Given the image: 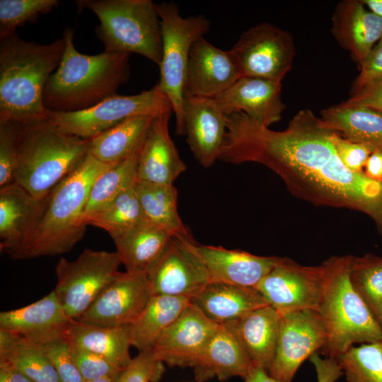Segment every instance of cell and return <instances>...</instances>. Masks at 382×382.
Instances as JSON below:
<instances>
[{
	"mask_svg": "<svg viewBox=\"0 0 382 382\" xmlns=\"http://www.w3.org/2000/svg\"><path fill=\"white\" fill-rule=\"evenodd\" d=\"M334 132L310 110H300L282 131L233 112L227 115L219 160L262 164L295 196L316 205L359 211L382 231V183L342 163L333 144Z\"/></svg>",
	"mask_w": 382,
	"mask_h": 382,
	"instance_id": "cell-1",
	"label": "cell"
},
{
	"mask_svg": "<svg viewBox=\"0 0 382 382\" xmlns=\"http://www.w3.org/2000/svg\"><path fill=\"white\" fill-rule=\"evenodd\" d=\"M64 48L63 36L46 45L16 33L0 39V122L24 125L47 118L44 91Z\"/></svg>",
	"mask_w": 382,
	"mask_h": 382,
	"instance_id": "cell-2",
	"label": "cell"
},
{
	"mask_svg": "<svg viewBox=\"0 0 382 382\" xmlns=\"http://www.w3.org/2000/svg\"><path fill=\"white\" fill-rule=\"evenodd\" d=\"M65 48L62 61L49 79L43 95L46 110L76 112L91 108L117 93L130 76L129 56L103 52L88 55L74 47V30L63 33Z\"/></svg>",
	"mask_w": 382,
	"mask_h": 382,
	"instance_id": "cell-3",
	"label": "cell"
},
{
	"mask_svg": "<svg viewBox=\"0 0 382 382\" xmlns=\"http://www.w3.org/2000/svg\"><path fill=\"white\" fill-rule=\"evenodd\" d=\"M352 256L324 261V279L318 312L326 332L320 349L325 357L337 360L355 344L380 342L381 327L353 286L350 276Z\"/></svg>",
	"mask_w": 382,
	"mask_h": 382,
	"instance_id": "cell-4",
	"label": "cell"
},
{
	"mask_svg": "<svg viewBox=\"0 0 382 382\" xmlns=\"http://www.w3.org/2000/svg\"><path fill=\"white\" fill-rule=\"evenodd\" d=\"M91 139L65 133L47 118L20 125L15 183L42 198L83 161Z\"/></svg>",
	"mask_w": 382,
	"mask_h": 382,
	"instance_id": "cell-5",
	"label": "cell"
},
{
	"mask_svg": "<svg viewBox=\"0 0 382 382\" xmlns=\"http://www.w3.org/2000/svg\"><path fill=\"white\" fill-rule=\"evenodd\" d=\"M115 164L101 162L88 153L52 190L24 259L66 253L83 238L86 227L83 214L91 188L97 177Z\"/></svg>",
	"mask_w": 382,
	"mask_h": 382,
	"instance_id": "cell-6",
	"label": "cell"
},
{
	"mask_svg": "<svg viewBox=\"0 0 382 382\" xmlns=\"http://www.w3.org/2000/svg\"><path fill=\"white\" fill-rule=\"evenodd\" d=\"M98 17L96 32L105 52L135 53L160 66L162 38L156 3L151 0L76 1Z\"/></svg>",
	"mask_w": 382,
	"mask_h": 382,
	"instance_id": "cell-7",
	"label": "cell"
},
{
	"mask_svg": "<svg viewBox=\"0 0 382 382\" xmlns=\"http://www.w3.org/2000/svg\"><path fill=\"white\" fill-rule=\"evenodd\" d=\"M162 38L160 81L175 117L176 132L183 135V102L187 68L193 44L208 33L210 21L203 15L183 17L173 2L156 3Z\"/></svg>",
	"mask_w": 382,
	"mask_h": 382,
	"instance_id": "cell-8",
	"label": "cell"
},
{
	"mask_svg": "<svg viewBox=\"0 0 382 382\" xmlns=\"http://www.w3.org/2000/svg\"><path fill=\"white\" fill-rule=\"evenodd\" d=\"M121 265L117 251L86 248L74 260L61 257L53 291L66 316L77 320L119 274Z\"/></svg>",
	"mask_w": 382,
	"mask_h": 382,
	"instance_id": "cell-9",
	"label": "cell"
},
{
	"mask_svg": "<svg viewBox=\"0 0 382 382\" xmlns=\"http://www.w3.org/2000/svg\"><path fill=\"white\" fill-rule=\"evenodd\" d=\"M172 109L158 83L147 91L131 96L115 93L96 105L76 112L46 110L47 117L62 132L91 139L127 118L157 115ZM173 110V109H172Z\"/></svg>",
	"mask_w": 382,
	"mask_h": 382,
	"instance_id": "cell-10",
	"label": "cell"
},
{
	"mask_svg": "<svg viewBox=\"0 0 382 382\" xmlns=\"http://www.w3.org/2000/svg\"><path fill=\"white\" fill-rule=\"evenodd\" d=\"M229 51L241 77L279 82L290 70L295 54L292 36L269 23L243 32Z\"/></svg>",
	"mask_w": 382,
	"mask_h": 382,
	"instance_id": "cell-11",
	"label": "cell"
},
{
	"mask_svg": "<svg viewBox=\"0 0 382 382\" xmlns=\"http://www.w3.org/2000/svg\"><path fill=\"white\" fill-rule=\"evenodd\" d=\"M323 279V265L303 266L280 257L255 289L281 315L308 309L318 311Z\"/></svg>",
	"mask_w": 382,
	"mask_h": 382,
	"instance_id": "cell-12",
	"label": "cell"
},
{
	"mask_svg": "<svg viewBox=\"0 0 382 382\" xmlns=\"http://www.w3.org/2000/svg\"><path fill=\"white\" fill-rule=\"evenodd\" d=\"M193 239L173 236L147 272L153 295L190 298L211 282Z\"/></svg>",
	"mask_w": 382,
	"mask_h": 382,
	"instance_id": "cell-13",
	"label": "cell"
},
{
	"mask_svg": "<svg viewBox=\"0 0 382 382\" xmlns=\"http://www.w3.org/2000/svg\"><path fill=\"white\" fill-rule=\"evenodd\" d=\"M326 342V332L319 313L302 310L282 315L280 330L269 374L292 382L302 363Z\"/></svg>",
	"mask_w": 382,
	"mask_h": 382,
	"instance_id": "cell-14",
	"label": "cell"
},
{
	"mask_svg": "<svg viewBox=\"0 0 382 382\" xmlns=\"http://www.w3.org/2000/svg\"><path fill=\"white\" fill-rule=\"evenodd\" d=\"M152 296L146 274L120 272L76 321L103 327L132 325Z\"/></svg>",
	"mask_w": 382,
	"mask_h": 382,
	"instance_id": "cell-15",
	"label": "cell"
},
{
	"mask_svg": "<svg viewBox=\"0 0 382 382\" xmlns=\"http://www.w3.org/2000/svg\"><path fill=\"white\" fill-rule=\"evenodd\" d=\"M49 195L35 197L15 182L0 188L1 253L14 260L24 259L27 247L45 212Z\"/></svg>",
	"mask_w": 382,
	"mask_h": 382,
	"instance_id": "cell-16",
	"label": "cell"
},
{
	"mask_svg": "<svg viewBox=\"0 0 382 382\" xmlns=\"http://www.w3.org/2000/svg\"><path fill=\"white\" fill-rule=\"evenodd\" d=\"M226 133L227 116L214 98L185 93L183 135L204 168H210L219 160Z\"/></svg>",
	"mask_w": 382,
	"mask_h": 382,
	"instance_id": "cell-17",
	"label": "cell"
},
{
	"mask_svg": "<svg viewBox=\"0 0 382 382\" xmlns=\"http://www.w3.org/2000/svg\"><path fill=\"white\" fill-rule=\"evenodd\" d=\"M219 326L190 303L152 351L169 366L192 368Z\"/></svg>",
	"mask_w": 382,
	"mask_h": 382,
	"instance_id": "cell-18",
	"label": "cell"
},
{
	"mask_svg": "<svg viewBox=\"0 0 382 382\" xmlns=\"http://www.w3.org/2000/svg\"><path fill=\"white\" fill-rule=\"evenodd\" d=\"M73 321L52 291L26 306L1 312L0 330L42 345L66 338Z\"/></svg>",
	"mask_w": 382,
	"mask_h": 382,
	"instance_id": "cell-19",
	"label": "cell"
},
{
	"mask_svg": "<svg viewBox=\"0 0 382 382\" xmlns=\"http://www.w3.org/2000/svg\"><path fill=\"white\" fill-rule=\"evenodd\" d=\"M240 77L230 51L214 46L202 37L193 44L190 51L185 93L215 98Z\"/></svg>",
	"mask_w": 382,
	"mask_h": 382,
	"instance_id": "cell-20",
	"label": "cell"
},
{
	"mask_svg": "<svg viewBox=\"0 0 382 382\" xmlns=\"http://www.w3.org/2000/svg\"><path fill=\"white\" fill-rule=\"evenodd\" d=\"M282 88V82L242 76L214 99L226 115L243 112L269 127L280 120L285 108Z\"/></svg>",
	"mask_w": 382,
	"mask_h": 382,
	"instance_id": "cell-21",
	"label": "cell"
},
{
	"mask_svg": "<svg viewBox=\"0 0 382 382\" xmlns=\"http://www.w3.org/2000/svg\"><path fill=\"white\" fill-rule=\"evenodd\" d=\"M173 110L156 115L151 123L139 151L137 180L163 185H173L186 170L169 132Z\"/></svg>",
	"mask_w": 382,
	"mask_h": 382,
	"instance_id": "cell-22",
	"label": "cell"
},
{
	"mask_svg": "<svg viewBox=\"0 0 382 382\" xmlns=\"http://www.w3.org/2000/svg\"><path fill=\"white\" fill-rule=\"evenodd\" d=\"M253 366L233 321L219 326L192 369L195 379L204 382L243 378Z\"/></svg>",
	"mask_w": 382,
	"mask_h": 382,
	"instance_id": "cell-23",
	"label": "cell"
},
{
	"mask_svg": "<svg viewBox=\"0 0 382 382\" xmlns=\"http://www.w3.org/2000/svg\"><path fill=\"white\" fill-rule=\"evenodd\" d=\"M212 282L255 287L275 267L278 257H265L221 246L195 243Z\"/></svg>",
	"mask_w": 382,
	"mask_h": 382,
	"instance_id": "cell-24",
	"label": "cell"
},
{
	"mask_svg": "<svg viewBox=\"0 0 382 382\" xmlns=\"http://www.w3.org/2000/svg\"><path fill=\"white\" fill-rule=\"evenodd\" d=\"M332 33L360 67L382 37V18L359 1L340 2L332 16Z\"/></svg>",
	"mask_w": 382,
	"mask_h": 382,
	"instance_id": "cell-25",
	"label": "cell"
},
{
	"mask_svg": "<svg viewBox=\"0 0 382 382\" xmlns=\"http://www.w3.org/2000/svg\"><path fill=\"white\" fill-rule=\"evenodd\" d=\"M190 301L219 325L238 320L253 310L269 305L255 287L218 282L207 284Z\"/></svg>",
	"mask_w": 382,
	"mask_h": 382,
	"instance_id": "cell-26",
	"label": "cell"
},
{
	"mask_svg": "<svg viewBox=\"0 0 382 382\" xmlns=\"http://www.w3.org/2000/svg\"><path fill=\"white\" fill-rule=\"evenodd\" d=\"M282 315L270 305L256 308L235 321L253 366L268 371L274 357Z\"/></svg>",
	"mask_w": 382,
	"mask_h": 382,
	"instance_id": "cell-27",
	"label": "cell"
},
{
	"mask_svg": "<svg viewBox=\"0 0 382 382\" xmlns=\"http://www.w3.org/2000/svg\"><path fill=\"white\" fill-rule=\"evenodd\" d=\"M66 338L71 345L98 354L122 370L132 359L131 325L103 327L74 320Z\"/></svg>",
	"mask_w": 382,
	"mask_h": 382,
	"instance_id": "cell-28",
	"label": "cell"
},
{
	"mask_svg": "<svg viewBox=\"0 0 382 382\" xmlns=\"http://www.w3.org/2000/svg\"><path fill=\"white\" fill-rule=\"evenodd\" d=\"M323 124L343 138L382 151V114L364 106L342 104L321 111Z\"/></svg>",
	"mask_w": 382,
	"mask_h": 382,
	"instance_id": "cell-29",
	"label": "cell"
},
{
	"mask_svg": "<svg viewBox=\"0 0 382 382\" xmlns=\"http://www.w3.org/2000/svg\"><path fill=\"white\" fill-rule=\"evenodd\" d=\"M172 237L165 229L145 221L113 241L127 272L147 274Z\"/></svg>",
	"mask_w": 382,
	"mask_h": 382,
	"instance_id": "cell-30",
	"label": "cell"
},
{
	"mask_svg": "<svg viewBox=\"0 0 382 382\" xmlns=\"http://www.w3.org/2000/svg\"><path fill=\"white\" fill-rule=\"evenodd\" d=\"M190 303L187 297L153 295L131 325L132 346L139 352L152 351L161 335Z\"/></svg>",
	"mask_w": 382,
	"mask_h": 382,
	"instance_id": "cell-31",
	"label": "cell"
},
{
	"mask_svg": "<svg viewBox=\"0 0 382 382\" xmlns=\"http://www.w3.org/2000/svg\"><path fill=\"white\" fill-rule=\"evenodd\" d=\"M156 115H141L125 119L91 139L89 153L105 163H117L127 158L139 150Z\"/></svg>",
	"mask_w": 382,
	"mask_h": 382,
	"instance_id": "cell-32",
	"label": "cell"
},
{
	"mask_svg": "<svg viewBox=\"0 0 382 382\" xmlns=\"http://www.w3.org/2000/svg\"><path fill=\"white\" fill-rule=\"evenodd\" d=\"M134 188L146 221L173 236L192 239L178 212V191L173 185L137 180Z\"/></svg>",
	"mask_w": 382,
	"mask_h": 382,
	"instance_id": "cell-33",
	"label": "cell"
},
{
	"mask_svg": "<svg viewBox=\"0 0 382 382\" xmlns=\"http://www.w3.org/2000/svg\"><path fill=\"white\" fill-rule=\"evenodd\" d=\"M0 362L35 382H60L42 347L12 332L0 330Z\"/></svg>",
	"mask_w": 382,
	"mask_h": 382,
	"instance_id": "cell-34",
	"label": "cell"
},
{
	"mask_svg": "<svg viewBox=\"0 0 382 382\" xmlns=\"http://www.w3.org/2000/svg\"><path fill=\"white\" fill-rule=\"evenodd\" d=\"M145 221L134 186L102 208L83 216L84 224L100 228L112 239Z\"/></svg>",
	"mask_w": 382,
	"mask_h": 382,
	"instance_id": "cell-35",
	"label": "cell"
},
{
	"mask_svg": "<svg viewBox=\"0 0 382 382\" xmlns=\"http://www.w3.org/2000/svg\"><path fill=\"white\" fill-rule=\"evenodd\" d=\"M139 151L97 177L91 188L83 216L107 205L134 186L137 180Z\"/></svg>",
	"mask_w": 382,
	"mask_h": 382,
	"instance_id": "cell-36",
	"label": "cell"
},
{
	"mask_svg": "<svg viewBox=\"0 0 382 382\" xmlns=\"http://www.w3.org/2000/svg\"><path fill=\"white\" fill-rule=\"evenodd\" d=\"M350 279L382 326V258L366 255L352 259Z\"/></svg>",
	"mask_w": 382,
	"mask_h": 382,
	"instance_id": "cell-37",
	"label": "cell"
},
{
	"mask_svg": "<svg viewBox=\"0 0 382 382\" xmlns=\"http://www.w3.org/2000/svg\"><path fill=\"white\" fill-rule=\"evenodd\" d=\"M337 361L347 382H382L380 342L352 346Z\"/></svg>",
	"mask_w": 382,
	"mask_h": 382,
	"instance_id": "cell-38",
	"label": "cell"
},
{
	"mask_svg": "<svg viewBox=\"0 0 382 382\" xmlns=\"http://www.w3.org/2000/svg\"><path fill=\"white\" fill-rule=\"evenodd\" d=\"M60 4L58 0H0V39L37 20Z\"/></svg>",
	"mask_w": 382,
	"mask_h": 382,
	"instance_id": "cell-39",
	"label": "cell"
},
{
	"mask_svg": "<svg viewBox=\"0 0 382 382\" xmlns=\"http://www.w3.org/2000/svg\"><path fill=\"white\" fill-rule=\"evenodd\" d=\"M18 129L19 124L16 122H0V187L15 182Z\"/></svg>",
	"mask_w": 382,
	"mask_h": 382,
	"instance_id": "cell-40",
	"label": "cell"
},
{
	"mask_svg": "<svg viewBox=\"0 0 382 382\" xmlns=\"http://www.w3.org/2000/svg\"><path fill=\"white\" fill-rule=\"evenodd\" d=\"M69 347L72 357L86 381L107 378L117 382L122 369L91 352L70 344Z\"/></svg>",
	"mask_w": 382,
	"mask_h": 382,
	"instance_id": "cell-41",
	"label": "cell"
},
{
	"mask_svg": "<svg viewBox=\"0 0 382 382\" xmlns=\"http://www.w3.org/2000/svg\"><path fill=\"white\" fill-rule=\"evenodd\" d=\"M40 346L54 368L60 382H86L72 357L66 338Z\"/></svg>",
	"mask_w": 382,
	"mask_h": 382,
	"instance_id": "cell-42",
	"label": "cell"
},
{
	"mask_svg": "<svg viewBox=\"0 0 382 382\" xmlns=\"http://www.w3.org/2000/svg\"><path fill=\"white\" fill-rule=\"evenodd\" d=\"M164 371V363L153 351L139 352L123 369L117 382H158Z\"/></svg>",
	"mask_w": 382,
	"mask_h": 382,
	"instance_id": "cell-43",
	"label": "cell"
},
{
	"mask_svg": "<svg viewBox=\"0 0 382 382\" xmlns=\"http://www.w3.org/2000/svg\"><path fill=\"white\" fill-rule=\"evenodd\" d=\"M332 141L342 163L354 172H364L363 168L366 161L374 151L364 144L352 142L343 138L335 132L332 136Z\"/></svg>",
	"mask_w": 382,
	"mask_h": 382,
	"instance_id": "cell-44",
	"label": "cell"
},
{
	"mask_svg": "<svg viewBox=\"0 0 382 382\" xmlns=\"http://www.w3.org/2000/svg\"><path fill=\"white\" fill-rule=\"evenodd\" d=\"M359 69L360 73L354 83L353 93L382 78V37L374 46Z\"/></svg>",
	"mask_w": 382,
	"mask_h": 382,
	"instance_id": "cell-45",
	"label": "cell"
},
{
	"mask_svg": "<svg viewBox=\"0 0 382 382\" xmlns=\"http://www.w3.org/2000/svg\"><path fill=\"white\" fill-rule=\"evenodd\" d=\"M341 104L347 106H364L382 114V78L353 93L351 98Z\"/></svg>",
	"mask_w": 382,
	"mask_h": 382,
	"instance_id": "cell-46",
	"label": "cell"
},
{
	"mask_svg": "<svg viewBox=\"0 0 382 382\" xmlns=\"http://www.w3.org/2000/svg\"><path fill=\"white\" fill-rule=\"evenodd\" d=\"M309 359L315 368L318 382H336L343 375L342 368L335 359L322 358L318 352Z\"/></svg>",
	"mask_w": 382,
	"mask_h": 382,
	"instance_id": "cell-47",
	"label": "cell"
},
{
	"mask_svg": "<svg viewBox=\"0 0 382 382\" xmlns=\"http://www.w3.org/2000/svg\"><path fill=\"white\" fill-rule=\"evenodd\" d=\"M369 178L382 183V151H375L369 156L364 167Z\"/></svg>",
	"mask_w": 382,
	"mask_h": 382,
	"instance_id": "cell-48",
	"label": "cell"
},
{
	"mask_svg": "<svg viewBox=\"0 0 382 382\" xmlns=\"http://www.w3.org/2000/svg\"><path fill=\"white\" fill-rule=\"evenodd\" d=\"M0 382H35L15 368L0 362Z\"/></svg>",
	"mask_w": 382,
	"mask_h": 382,
	"instance_id": "cell-49",
	"label": "cell"
},
{
	"mask_svg": "<svg viewBox=\"0 0 382 382\" xmlns=\"http://www.w3.org/2000/svg\"><path fill=\"white\" fill-rule=\"evenodd\" d=\"M245 382H282L272 377L265 369L253 366L243 378Z\"/></svg>",
	"mask_w": 382,
	"mask_h": 382,
	"instance_id": "cell-50",
	"label": "cell"
},
{
	"mask_svg": "<svg viewBox=\"0 0 382 382\" xmlns=\"http://www.w3.org/2000/svg\"><path fill=\"white\" fill-rule=\"evenodd\" d=\"M361 2L371 12L382 18V0H364Z\"/></svg>",
	"mask_w": 382,
	"mask_h": 382,
	"instance_id": "cell-51",
	"label": "cell"
},
{
	"mask_svg": "<svg viewBox=\"0 0 382 382\" xmlns=\"http://www.w3.org/2000/svg\"><path fill=\"white\" fill-rule=\"evenodd\" d=\"M86 382H115L114 381L107 379V378H100V379H96L92 381H87Z\"/></svg>",
	"mask_w": 382,
	"mask_h": 382,
	"instance_id": "cell-52",
	"label": "cell"
},
{
	"mask_svg": "<svg viewBox=\"0 0 382 382\" xmlns=\"http://www.w3.org/2000/svg\"><path fill=\"white\" fill-rule=\"evenodd\" d=\"M381 329H382V326H381ZM380 343H381V346H382V338H381V341H380Z\"/></svg>",
	"mask_w": 382,
	"mask_h": 382,
	"instance_id": "cell-53",
	"label": "cell"
}]
</instances>
